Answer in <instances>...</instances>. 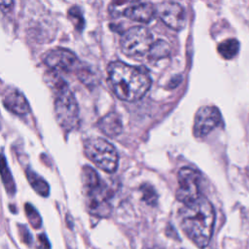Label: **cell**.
Segmentation results:
<instances>
[{"label": "cell", "instance_id": "cell-1", "mask_svg": "<svg viewBox=\"0 0 249 249\" xmlns=\"http://www.w3.org/2000/svg\"><path fill=\"white\" fill-rule=\"evenodd\" d=\"M180 226L186 235L199 248L208 245L214 228L215 212L211 202L200 196L196 200L183 204L179 211Z\"/></svg>", "mask_w": 249, "mask_h": 249}, {"label": "cell", "instance_id": "cell-2", "mask_svg": "<svg viewBox=\"0 0 249 249\" xmlns=\"http://www.w3.org/2000/svg\"><path fill=\"white\" fill-rule=\"evenodd\" d=\"M108 81L114 93L122 100L136 101L143 97L151 87L148 70L122 61H114L107 68Z\"/></svg>", "mask_w": 249, "mask_h": 249}, {"label": "cell", "instance_id": "cell-3", "mask_svg": "<svg viewBox=\"0 0 249 249\" xmlns=\"http://www.w3.org/2000/svg\"><path fill=\"white\" fill-rule=\"evenodd\" d=\"M46 82L54 93V114L59 125L72 129L78 123L79 108L76 98L69 89L67 83L55 71L46 74Z\"/></svg>", "mask_w": 249, "mask_h": 249}, {"label": "cell", "instance_id": "cell-4", "mask_svg": "<svg viewBox=\"0 0 249 249\" xmlns=\"http://www.w3.org/2000/svg\"><path fill=\"white\" fill-rule=\"evenodd\" d=\"M82 182L89 212L96 217H108L112 210L110 189L100 180L96 171L88 165L83 167Z\"/></svg>", "mask_w": 249, "mask_h": 249}, {"label": "cell", "instance_id": "cell-5", "mask_svg": "<svg viewBox=\"0 0 249 249\" xmlns=\"http://www.w3.org/2000/svg\"><path fill=\"white\" fill-rule=\"evenodd\" d=\"M84 151L87 158L103 171L112 173L117 169L118 153L107 140L100 137L88 138L84 142Z\"/></svg>", "mask_w": 249, "mask_h": 249}, {"label": "cell", "instance_id": "cell-6", "mask_svg": "<svg viewBox=\"0 0 249 249\" xmlns=\"http://www.w3.org/2000/svg\"><path fill=\"white\" fill-rule=\"evenodd\" d=\"M153 43V35L149 29L138 25L124 32L120 44L122 52L125 55L135 57L148 53Z\"/></svg>", "mask_w": 249, "mask_h": 249}, {"label": "cell", "instance_id": "cell-7", "mask_svg": "<svg viewBox=\"0 0 249 249\" xmlns=\"http://www.w3.org/2000/svg\"><path fill=\"white\" fill-rule=\"evenodd\" d=\"M109 12L112 17L121 15L138 22H149L156 16L155 5L151 2L141 1H118L109 5Z\"/></svg>", "mask_w": 249, "mask_h": 249}, {"label": "cell", "instance_id": "cell-8", "mask_svg": "<svg viewBox=\"0 0 249 249\" xmlns=\"http://www.w3.org/2000/svg\"><path fill=\"white\" fill-rule=\"evenodd\" d=\"M200 196L199 192V175L190 168L183 167L178 172V188L176 197L183 204L190 203Z\"/></svg>", "mask_w": 249, "mask_h": 249}, {"label": "cell", "instance_id": "cell-9", "mask_svg": "<svg viewBox=\"0 0 249 249\" xmlns=\"http://www.w3.org/2000/svg\"><path fill=\"white\" fill-rule=\"evenodd\" d=\"M222 117L219 109L214 106H201L195 115L193 131L196 137L202 138L220 125Z\"/></svg>", "mask_w": 249, "mask_h": 249}, {"label": "cell", "instance_id": "cell-10", "mask_svg": "<svg viewBox=\"0 0 249 249\" xmlns=\"http://www.w3.org/2000/svg\"><path fill=\"white\" fill-rule=\"evenodd\" d=\"M45 64L53 71L73 72L78 70L79 59L77 56L66 49H53L47 52L43 57Z\"/></svg>", "mask_w": 249, "mask_h": 249}, {"label": "cell", "instance_id": "cell-11", "mask_svg": "<svg viewBox=\"0 0 249 249\" xmlns=\"http://www.w3.org/2000/svg\"><path fill=\"white\" fill-rule=\"evenodd\" d=\"M155 8L156 15L171 29L180 30L185 26L186 14L184 8L179 3L163 1L155 6Z\"/></svg>", "mask_w": 249, "mask_h": 249}, {"label": "cell", "instance_id": "cell-12", "mask_svg": "<svg viewBox=\"0 0 249 249\" xmlns=\"http://www.w3.org/2000/svg\"><path fill=\"white\" fill-rule=\"evenodd\" d=\"M2 100L4 106L15 114L24 115L30 111V107L25 96L17 89H8L4 93Z\"/></svg>", "mask_w": 249, "mask_h": 249}, {"label": "cell", "instance_id": "cell-13", "mask_svg": "<svg viewBox=\"0 0 249 249\" xmlns=\"http://www.w3.org/2000/svg\"><path fill=\"white\" fill-rule=\"evenodd\" d=\"M98 127L100 130L110 137H115L122 132L123 125L121 118L116 113H109L105 115L98 122Z\"/></svg>", "mask_w": 249, "mask_h": 249}, {"label": "cell", "instance_id": "cell-14", "mask_svg": "<svg viewBox=\"0 0 249 249\" xmlns=\"http://www.w3.org/2000/svg\"><path fill=\"white\" fill-rule=\"evenodd\" d=\"M0 176L2 178V182L6 188L7 193L10 196H13L16 192V185H15L12 173L7 165L6 159L2 154L0 155Z\"/></svg>", "mask_w": 249, "mask_h": 249}, {"label": "cell", "instance_id": "cell-15", "mask_svg": "<svg viewBox=\"0 0 249 249\" xmlns=\"http://www.w3.org/2000/svg\"><path fill=\"white\" fill-rule=\"evenodd\" d=\"M26 176L31 187L34 189L36 193H38L42 196H49V193H50L49 184L42 177H40L38 174H36L34 171L30 169L26 170Z\"/></svg>", "mask_w": 249, "mask_h": 249}, {"label": "cell", "instance_id": "cell-16", "mask_svg": "<svg viewBox=\"0 0 249 249\" xmlns=\"http://www.w3.org/2000/svg\"><path fill=\"white\" fill-rule=\"evenodd\" d=\"M239 51V43L236 39H227L218 45L219 53L226 59L233 58Z\"/></svg>", "mask_w": 249, "mask_h": 249}, {"label": "cell", "instance_id": "cell-17", "mask_svg": "<svg viewBox=\"0 0 249 249\" xmlns=\"http://www.w3.org/2000/svg\"><path fill=\"white\" fill-rule=\"evenodd\" d=\"M151 58L160 59L165 57L169 54V46L165 41L158 40L155 41L148 53Z\"/></svg>", "mask_w": 249, "mask_h": 249}, {"label": "cell", "instance_id": "cell-18", "mask_svg": "<svg viewBox=\"0 0 249 249\" xmlns=\"http://www.w3.org/2000/svg\"><path fill=\"white\" fill-rule=\"evenodd\" d=\"M68 18L71 20V22L73 23L74 27L78 31H82L83 30V28L85 26V20H84L83 14H82V11H81L80 7L72 6L68 10Z\"/></svg>", "mask_w": 249, "mask_h": 249}, {"label": "cell", "instance_id": "cell-19", "mask_svg": "<svg viewBox=\"0 0 249 249\" xmlns=\"http://www.w3.org/2000/svg\"><path fill=\"white\" fill-rule=\"evenodd\" d=\"M24 209H25L26 217H27L29 223L31 224V226L34 229L40 228L41 224H42V220H41V217H40L39 213L37 212V210L31 204H29V203L25 204Z\"/></svg>", "mask_w": 249, "mask_h": 249}, {"label": "cell", "instance_id": "cell-20", "mask_svg": "<svg viewBox=\"0 0 249 249\" xmlns=\"http://www.w3.org/2000/svg\"><path fill=\"white\" fill-rule=\"evenodd\" d=\"M141 194H142V198L143 200L150 205H155L158 199L157 193L155 192L154 188L151 185L148 184H143L140 188Z\"/></svg>", "mask_w": 249, "mask_h": 249}, {"label": "cell", "instance_id": "cell-21", "mask_svg": "<svg viewBox=\"0 0 249 249\" xmlns=\"http://www.w3.org/2000/svg\"><path fill=\"white\" fill-rule=\"evenodd\" d=\"M18 232H19V236L21 237L22 242H24L27 245H30L32 242V236H31V233L29 232L28 229L25 226L18 225Z\"/></svg>", "mask_w": 249, "mask_h": 249}, {"label": "cell", "instance_id": "cell-22", "mask_svg": "<svg viewBox=\"0 0 249 249\" xmlns=\"http://www.w3.org/2000/svg\"><path fill=\"white\" fill-rule=\"evenodd\" d=\"M51 244L47 238V236L44 233H41L38 235L37 238V246L36 249H50Z\"/></svg>", "mask_w": 249, "mask_h": 249}, {"label": "cell", "instance_id": "cell-23", "mask_svg": "<svg viewBox=\"0 0 249 249\" xmlns=\"http://www.w3.org/2000/svg\"><path fill=\"white\" fill-rule=\"evenodd\" d=\"M13 5H14L13 1H0V9L4 13L10 12L13 8Z\"/></svg>", "mask_w": 249, "mask_h": 249}, {"label": "cell", "instance_id": "cell-24", "mask_svg": "<svg viewBox=\"0 0 249 249\" xmlns=\"http://www.w3.org/2000/svg\"><path fill=\"white\" fill-rule=\"evenodd\" d=\"M153 249H161V248L160 247H154Z\"/></svg>", "mask_w": 249, "mask_h": 249}]
</instances>
